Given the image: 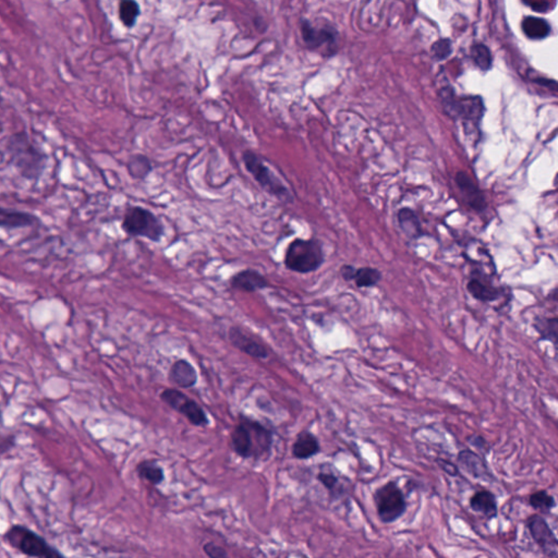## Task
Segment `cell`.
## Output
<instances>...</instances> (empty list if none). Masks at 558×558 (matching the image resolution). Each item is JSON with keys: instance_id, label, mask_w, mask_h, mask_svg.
Segmentation results:
<instances>
[{"instance_id": "cell-34", "label": "cell", "mask_w": 558, "mask_h": 558, "mask_svg": "<svg viewBox=\"0 0 558 558\" xmlns=\"http://www.w3.org/2000/svg\"><path fill=\"white\" fill-rule=\"evenodd\" d=\"M523 3L535 11L547 12L555 5V0H523Z\"/></svg>"}, {"instance_id": "cell-14", "label": "cell", "mask_w": 558, "mask_h": 558, "mask_svg": "<svg viewBox=\"0 0 558 558\" xmlns=\"http://www.w3.org/2000/svg\"><path fill=\"white\" fill-rule=\"evenodd\" d=\"M270 280L260 270L244 268L232 275L229 279L230 288L242 292L253 293L270 286Z\"/></svg>"}, {"instance_id": "cell-17", "label": "cell", "mask_w": 558, "mask_h": 558, "mask_svg": "<svg viewBox=\"0 0 558 558\" xmlns=\"http://www.w3.org/2000/svg\"><path fill=\"white\" fill-rule=\"evenodd\" d=\"M317 478V481L327 488L332 500H339L344 495L347 494L349 478H344L331 464H327L319 472Z\"/></svg>"}, {"instance_id": "cell-10", "label": "cell", "mask_w": 558, "mask_h": 558, "mask_svg": "<svg viewBox=\"0 0 558 558\" xmlns=\"http://www.w3.org/2000/svg\"><path fill=\"white\" fill-rule=\"evenodd\" d=\"M467 290L472 298L483 303L496 302L500 299L506 298L507 295H510L507 287L494 285L490 276L480 268L471 270L467 283Z\"/></svg>"}, {"instance_id": "cell-31", "label": "cell", "mask_w": 558, "mask_h": 558, "mask_svg": "<svg viewBox=\"0 0 558 558\" xmlns=\"http://www.w3.org/2000/svg\"><path fill=\"white\" fill-rule=\"evenodd\" d=\"M453 53V43L448 38L437 40L432 46V55L437 60H444L451 56Z\"/></svg>"}, {"instance_id": "cell-35", "label": "cell", "mask_w": 558, "mask_h": 558, "mask_svg": "<svg viewBox=\"0 0 558 558\" xmlns=\"http://www.w3.org/2000/svg\"><path fill=\"white\" fill-rule=\"evenodd\" d=\"M437 464H439V467L441 468L446 474H448V476H460L459 467H458V464H455V462L449 461V460L447 459H443V458H437Z\"/></svg>"}, {"instance_id": "cell-22", "label": "cell", "mask_w": 558, "mask_h": 558, "mask_svg": "<svg viewBox=\"0 0 558 558\" xmlns=\"http://www.w3.org/2000/svg\"><path fill=\"white\" fill-rule=\"evenodd\" d=\"M397 221L401 231L411 240H417L425 236L420 219L413 209L403 207L397 213Z\"/></svg>"}, {"instance_id": "cell-18", "label": "cell", "mask_w": 558, "mask_h": 558, "mask_svg": "<svg viewBox=\"0 0 558 558\" xmlns=\"http://www.w3.org/2000/svg\"><path fill=\"white\" fill-rule=\"evenodd\" d=\"M38 216L19 209L0 207V228L4 229H21L34 227L40 224Z\"/></svg>"}, {"instance_id": "cell-16", "label": "cell", "mask_w": 558, "mask_h": 558, "mask_svg": "<svg viewBox=\"0 0 558 558\" xmlns=\"http://www.w3.org/2000/svg\"><path fill=\"white\" fill-rule=\"evenodd\" d=\"M228 339L234 347L252 358L260 360H266L268 358V349L262 344L250 337L248 334L244 333L240 327H230Z\"/></svg>"}, {"instance_id": "cell-33", "label": "cell", "mask_w": 558, "mask_h": 558, "mask_svg": "<svg viewBox=\"0 0 558 558\" xmlns=\"http://www.w3.org/2000/svg\"><path fill=\"white\" fill-rule=\"evenodd\" d=\"M203 551L207 554L209 557L212 558H226L228 557V553L225 549L215 545L214 542H207L203 547Z\"/></svg>"}, {"instance_id": "cell-12", "label": "cell", "mask_w": 558, "mask_h": 558, "mask_svg": "<svg viewBox=\"0 0 558 558\" xmlns=\"http://www.w3.org/2000/svg\"><path fill=\"white\" fill-rule=\"evenodd\" d=\"M301 32L305 45L310 50H323L327 54H333L337 45V32L331 26H312L309 21L301 24Z\"/></svg>"}, {"instance_id": "cell-27", "label": "cell", "mask_w": 558, "mask_h": 558, "mask_svg": "<svg viewBox=\"0 0 558 558\" xmlns=\"http://www.w3.org/2000/svg\"><path fill=\"white\" fill-rule=\"evenodd\" d=\"M523 30L525 35L532 40H542L547 38L551 32L549 24L545 19L527 17L523 21Z\"/></svg>"}, {"instance_id": "cell-2", "label": "cell", "mask_w": 558, "mask_h": 558, "mask_svg": "<svg viewBox=\"0 0 558 558\" xmlns=\"http://www.w3.org/2000/svg\"><path fill=\"white\" fill-rule=\"evenodd\" d=\"M444 113L455 121H461L464 133L481 136V121L486 106L481 97H458L453 87H444L439 93Z\"/></svg>"}, {"instance_id": "cell-19", "label": "cell", "mask_w": 558, "mask_h": 558, "mask_svg": "<svg viewBox=\"0 0 558 558\" xmlns=\"http://www.w3.org/2000/svg\"><path fill=\"white\" fill-rule=\"evenodd\" d=\"M469 506L474 513L482 515L488 520H492L498 516V498L491 491H476L470 498Z\"/></svg>"}, {"instance_id": "cell-8", "label": "cell", "mask_w": 558, "mask_h": 558, "mask_svg": "<svg viewBox=\"0 0 558 558\" xmlns=\"http://www.w3.org/2000/svg\"><path fill=\"white\" fill-rule=\"evenodd\" d=\"M8 545L30 557H61L62 554L57 551L46 540L36 535L23 525H12L5 535Z\"/></svg>"}, {"instance_id": "cell-32", "label": "cell", "mask_w": 558, "mask_h": 558, "mask_svg": "<svg viewBox=\"0 0 558 558\" xmlns=\"http://www.w3.org/2000/svg\"><path fill=\"white\" fill-rule=\"evenodd\" d=\"M467 442L469 443L470 446L476 448V451L478 452V454L483 456V457H486V456L490 455V444L488 443V441H486V439H484L482 435H476V434H474V435H470V437H467Z\"/></svg>"}, {"instance_id": "cell-1", "label": "cell", "mask_w": 558, "mask_h": 558, "mask_svg": "<svg viewBox=\"0 0 558 558\" xmlns=\"http://www.w3.org/2000/svg\"><path fill=\"white\" fill-rule=\"evenodd\" d=\"M232 451L244 459L266 460L272 454L274 433L252 417L241 415L230 435Z\"/></svg>"}, {"instance_id": "cell-21", "label": "cell", "mask_w": 558, "mask_h": 558, "mask_svg": "<svg viewBox=\"0 0 558 558\" xmlns=\"http://www.w3.org/2000/svg\"><path fill=\"white\" fill-rule=\"evenodd\" d=\"M321 453L319 439L310 431H302L297 435L292 445V456L296 459H310Z\"/></svg>"}, {"instance_id": "cell-15", "label": "cell", "mask_w": 558, "mask_h": 558, "mask_svg": "<svg viewBox=\"0 0 558 558\" xmlns=\"http://www.w3.org/2000/svg\"><path fill=\"white\" fill-rule=\"evenodd\" d=\"M455 182L461 193L464 203L478 213H482L488 209L486 197L480 189L474 185L469 176L464 172H458L455 176Z\"/></svg>"}, {"instance_id": "cell-26", "label": "cell", "mask_w": 558, "mask_h": 558, "mask_svg": "<svg viewBox=\"0 0 558 558\" xmlns=\"http://www.w3.org/2000/svg\"><path fill=\"white\" fill-rule=\"evenodd\" d=\"M382 278V273L378 268L366 266V268H354L350 282H354L358 288H372L378 286Z\"/></svg>"}, {"instance_id": "cell-11", "label": "cell", "mask_w": 558, "mask_h": 558, "mask_svg": "<svg viewBox=\"0 0 558 558\" xmlns=\"http://www.w3.org/2000/svg\"><path fill=\"white\" fill-rule=\"evenodd\" d=\"M527 528L535 545L547 557H558V541L547 519L539 514L532 515L525 521Z\"/></svg>"}, {"instance_id": "cell-3", "label": "cell", "mask_w": 558, "mask_h": 558, "mask_svg": "<svg viewBox=\"0 0 558 558\" xmlns=\"http://www.w3.org/2000/svg\"><path fill=\"white\" fill-rule=\"evenodd\" d=\"M9 162L28 181L38 180L48 165V155L31 141L26 132H18L6 144Z\"/></svg>"}, {"instance_id": "cell-24", "label": "cell", "mask_w": 558, "mask_h": 558, "mask_svg": "<svg viewBox=\"0 0 558 558\" xmlns=\"http://www.w3.org/2000/svg\"><path fill=\"white\" fill-rule=\"evenodd\" d=\"M532 327L539 334L541 341H551L556 347L558 339L557 317H537L533 321Z\"/></svg>"}, {"instance_id": "cell-4", "label": "cell", "mask_w": 558, "mask_h": 558, "mask_svg": "<svg viewBox=\"0 0 558 558\" xmlns=\"http://www.w3.org/2000/svg\"><path fill=\"white\" fill-rule=\"evenodd\" d=\"M241 160L246 172L260 185L264 192L276 199L283 204L293 203V195L288 185L277 176L276 173L262 158L251 150L242 152Z\"/></svg>"}, {"instance_id": "cell-5", "label": "cell", "mask_w": 558, "mask_h": 558, "mask_svg": "<svg viewBox=\"0 0 558 558\" xmlns=\"http://www.w3.org/2000/svg\"><path fill=\"white\" fill-rule=\"evenodd\" d=\"M325 262L323 244L317 238H296L285 250V268L298 274L317 272Z\"/></svg>"}, {"instance_id": "cell-28", "label": "cell", "mask_w": 558, "mask_h": 558, "mask_svg": "<svg viewBox=\"0 0 558 558\" xmlns=\"http://www.w3.org/2000/svg\"><path fill=\"white\" fill-rule=\"evenodd\" d=\"M529 505L542 514H549L557 506L553 495L549 494L547 490L537 491L529 498Z\"/></svg>"}, {"instance_id": "cell-7", "label": "cell", "mask_w": 558, "mask_h": 558, "mask_svg": "<svg viewBox=\"0 0 558 558\" xmlns=\"http://www.w3.org/2000/svg\"><path fill=\"white\" fill-rule=\"evenodd\" d=\"M376 513L381 523H396L406 514L408 504L404 491L401 490L397 481H388L378 486L373 494Z\"/></svg>"}, {"instance_id": "cell-13", "label": "cell", "mask_w": 558, "mask_h": 558, "mask_svg": "<svg viewBox=\"0 0 558 558\" xmlns=\"http://www.w3.org/2000/svg\"><path fill=\"white\" fill-rule=\"evenodd\" d=\"M457 464L459 469L476 480H481L484 482H492L495 480L494 474L491 471L486 457L471 449L466 448L458 453Z\"/></svg>"}, {"instance_id": "cell-6", "label": "cell", "mask_w": 558, "mask_h": 558, "mask_svg": "<svg viewBox=\"0 0 558 558\" xmlns=\"http://www.w3.org/2000/svg\"><path fill=\"white\" fill-rule=\"evenodd\" d=\"M121 228L132 238H144L158 244L165 236V226L158 216L143 207H129L122 217Z\"/></svg>"}, {"instance_id": "cell-30", "label": "cell", "mask_w": 558, "mask_h": 558, "mask_svg": "<svg viewBox=\"0 0 558 558\" xmlns=\"http://www.w3.org/2000/svg\"><path fill=\"white\" fill-rule=\"evenodd\" d=\"M471 58L476 67L482 71L490 70L492 67V55L490 50L483 44H476L471 48Z\"/></svg>"}, {"instance_id": "cell-9", "label": "cell", "mask_w": 558, "mask_h": 558, "mask_svg": "<svg viewBox=\"0 0 558 558\" xmlns=\"http://www.w3.org/2000/svg\"><path fill=\"white\" fill-rule=\"evenodd\" d=\"M163 403L174 409L195 427H204L209 425V419L204 409L197 401L176 388H166L160 393Z\"/></svg>"}, {"instance_id": "cell-23", "label": "cell", "mask_w": 558, "mask_h": 558, "mask_svg": "<svg viewBox=\"0 0 558 558\" xmlns=\"http://www.w3.org/2000/svg\"><path fill=\"white\" fill-rule=\"evenodd\" d=\"M127 172L134 180H144L152 174V160L141 153L131 155L127 162Z\"/></svg>"}, {"instance_id": "cell-20", "label": "cell", "mask_w": 558, "mask_h": 558, "mask_svg": "<svg viewBox=\"0 0 558 558\" xmlns=\"http://www.w3.org/2000/svg\"><path fill=\"white\" fill-rule=\"evenodd\" d=\"M168 381L180 388H190L197 384V370L187 360H177L169 370Z\"/></svg>"}, {"instance_id": "cell-29", "label": "cell", "mask_w": 558, "mask_h": 558, "mask_svg": "<svg viewBox=\"0 0 558 558\" xmlns=\"http://www.w3.org/2000/svg\"><path fill=\"white\" fill-rule=\"evenodd\" d=\"M140 14V7L136 0H121L119 4V18L124 26L132 28Z\"/></svg>"}, {"instance_id": "cell-25", "label": "cell", "mask_w": 558, "mask_h": 558, "mask_svg": "<svg viewBox=\"0 0 558 558\" xmlns=\"http://www.w3.org/2000/svg\"><path fill=\"white\" fill-rule=\"evenodd\" d=\"M136 472L142 480L153 486H160L164 482L165 472L155 460H144L136 466Z\"/></svg>"}]
</instances>
